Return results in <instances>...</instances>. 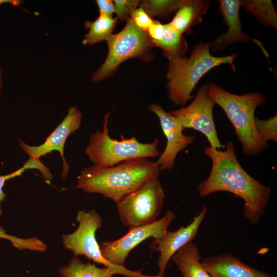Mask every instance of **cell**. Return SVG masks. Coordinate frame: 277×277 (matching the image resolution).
<instances>
[{
    "label": "cell",
    "instance_id": "obj_1",
    "mask_svg": "<svg viewBox=\"0 0 277 277\" xmlns=\"http://www.w3.org/2000/svg\"><path fill=\"white\" fill-rule=\"evenodd\" d=\"M212 165L208 177L197 186L201 196L219 191L232 193L244 202L243 215L250 224L257 225L264 215L271 189L252 177L241 166L235 154V146L228 142L224 149L204 148Z\"/></svg>",
    "mask_w": 277,
    "mask_h": 277
},
{
    "label": "cell",
    "instance_id": "obj_2",
    "mask_svg": "<svg viewBox=\"0 0 277 277\" xmlns=\"http://www.w3.org/2000/svg\"><path fill=\"white\" fill-rule=\"evenodd\" d=\"M161 170L156 161L137 158L108 167L94 166L81 171L74 188L88 193H98L115 204L147 181L159 177Z\"/></svg>",
    "mask_w": 277,
    "mask_h": 277
},
{
    "label": "cell",
    "instance_id": "obj_3",
    "mask_svg": "<svg viewBox=\"0 0 277 277\" xmlns=\"http://www.w3.org/2000/svg\"><path fill=\"white\" fill-rule=\"evenodd\" d=\"M207 93L232 124L244 154L257 155L268 148V143L260 137L254 124L255 110L265 102V96L259 92L234 94L215 84L209 85Z\"/></svg>",
    "mask_w": 277,
    "mask_h": 277
},
{
    "label": "cell",
    "instance_id": "obj_4",
    "mask_svg": "<svg viewBox=\"0 0 277 277\" xmlns=\"http://www.w3.org/2000/svg\"><path fill=\"white\" fill-rule=\"evenodd\" d=\"M210 43L200 42L186 56L169 61L166 77L169 100L177 106H184L193 98L191 93L201 77L211 69L222 64H228L235 71L233 62L237 53L215 56L210 51Z\"/></svg>",
    "mask_w": 277,
    "mask_h": 277
},
{
    "label": "cell",
    "instance_id": "obj_5",
    "mask_svg": "<svg viewBox=\"0 0 277 277\" xmlns=\"http://www.w3.org/2000/svg\"><path fill=\"white\" fill-rule=\"evenodd\" d=\"M111 112L105 114L103 131H96L89 137L85 153L93 166L108 167L121 162L137 158L155 157L160 155L157 149L159 140L149 143L139 142L135 135L121 140L109 135L108 118Z\"/></svg>",
    "mask_w": 277,
    "mask_h": 277
},
{
    "label": "cell",
    "instance_id": "obj_6",
    "mask_svg": "<svg viewBox=\"0 0 277 277\" xmlns=\"http://www.w3.org/2000/svg\"><path fill=\"white\" fill-rule=\"evenodd\" d=\"M108 53L93 73L91 81L97 83L111 76L124 61L137 58L144 62L154 59V47L147 31L138 28L130 17L123 29L106 41Z\"/></svg>",
    "mask_w": 277,
    "mask_h": 277
},
{
    "label": "cell",
    "instance_id": "obj_7",
    "mask_svg": "<svg viewBox=\"0 0 277 277\" xmlns=\"http://www.w3.org/2000/svg\"><path fill=\"white\" fill-rule=\"evenodd\" d=\"M159 177L152 178L116 203L121 222L129 228L154 222L164 205Z\"/></svg>",
    "mask_w": 277,
    "mask_h": 277
},
{
    "label": "cell",
    "instance_id": "obj_8",
    "mask_svg": "<svg viewBox=\"0 0 277 277\" xmlns=\"http://www.w3.org/2000/svg\"><path fill=\"white\" fill-rule=\"evenodd\" d=\"M76 219L79 225L72 233L62 235L63 244L72 251L74 256L84 255L94 263L123 271L126 277H138L137 271L131 270L125 265H117L108 262L103 256L100 245L95 238L96 231L103 226L101 216L95 210H79Z\"/></svg>",
    "mask_w": 277,
    "mask_h": 277
},
{
    "label": "cell",
    "instance_id": "obj_9",
    "mask_svg": "<svg viewBox=\"0 0 277 277\" xmlns=\"http://www.w3.org/2000/svg\"><path fill=\"white\" fill-rule=\"evenodd\" d=\"M175 215L167 210L163 217L153 223L129 228L127 233L113 241H102L100 247L103 256L108 262L117 265H124L130 252L145 240L161 237L168 230Z\"/></svg>",
    "mask_w": 277,
    "mask_h": 277
},
{
    "label": "cell",
    "instance_id": "obj_10",
    "mask_svg": "<svg viewBox=\"0 0 277 277\" xmlns=\"http://www.w3.org/2000/svg\"><path fill=\"white\" fill-rule=\"evenodd\" d=\"M208 86H202L188 106L169 112L179 121L184 130L198 131L206 136L210 147L224 149L225 145L221 143L216 130L213 116L215 103L208 95Z\"/></svg>",
    "mask_w": 277,
    "mask_h": 277
},
{
    "label": "cell",
    "instance_id": "obj_11",
    "mask_svg": "<svg viewBox=\"0 0 277 277\" xmlns=\"http://www.w3.org/2000/svg\"><path fill=\"white\" fill-rule=\"evenodd\" d=\"M83 115L81 110L75 106L70 107L67 115L56 128L46 138L41 145L30 146L23 141H19V145L29 157L39 159L42 156L57 151L61 154L63 161V171L62 179L65 181L68 177L69 172V165L64 156V147L69 136L77 130L82 123Z\"/></svg>",
    "mask_w": 277,
    "mask_h": 277
},
{
    "label": "cell",
    "instance_id": "obj_12",
    "mask_svg": "<svg viewBox=\"0 0 277 277\" xmlns=\"http://www.w3.org/2000/svg\"><path fill=\"white\" fill-rule=\"evenodd\" d=\"M148 108L158 117L162 131L167 140L163 152L156 161L161 171L171 170L174 168L177 154L192 144L194 137L183 133L181 124L169 112L166 111L159 104H151Z\"/></svg>",
    "mask_w": 277,
    "mask_h": 277
},
{
    "label": "cell",
    "instance_id": "obj_13",
    "mask_svg": "<svg viewBox=\"0 0 277 277\" xmlns=\"http://www.w3.org/2000/svg\"><path fill=\"white\" fill-rule=\"evenodd\" d=\"M207 211V206L205 205L187 226H182L174 231L167 230L161 237L154 239V247L159 252L157 260L159 276H164L167 264L173 254L193 240Z\"/></svg>",
    "mask_w": 277,
    "mask_h": 277
},
{
    "label": "cell",
    "instance_id": "obj_14",
    "mask_svg": "<svg viewBox=\"0 0 277 277\" xmlns=\"http://www.w3.org/2000/svg\"><path fill=\"white\" fill-rule=\"evenodd\" d=\"M201 263L210 277H274L227 252L206 258Z\"/></svg>",
    "mask_w": 277,
    "mask_h": 277
},
{
    "label": "cell",
    "instance_id": "obj_15",
    "mask_svg": "<svg viewBox=\"0 0 277 277\" xmlns=\"http://www.w3.org/2000/svg\"><path fill=\"white\" fill-rule=\"evenodd\" d=\"M219 2L220 12L228 28L226 32L209 42L210 49L212 51H219L232 43L248 42L251 40L242 29L240 18L241 1L220 0Z\"/></svg>",
    "mask_w": 277,
    "mask_h": 277
},
{
    "label": "cell",
    "instance_id": "obj_16",
    "mask_svg": "<svg viewBox=\"0 0 277 277\" xmlns=\"http://www.w3.org/2000/svg\"><path fill=\"white\" fill-rule=\"evenodd\" d=\"M210 4L208 0H181L175 15L169 24L182 34L192 33V27L202 21Z\"/></svg>",
    "mask_w": 277,
    "mask_h": 277
},
{
    "label": "cell",
    "instance_id": "obj_17",
    "mask_svg": "<svg viewBox=\"0 0 277 277\" xmlns=\"http://www.w3.org/2000/svg\"><path fill=\"white\" fill-rule=\"evenodd\" d=\"M171 259L183 277H210L202 264L197 246L192 242L179 249Z\"/></svg>",
    "mask_w": 277,
    "mask_h": 277
},
{
    "label": "cell",
    "instance_id": "obj_18",
    "mask_svg": "<svg viewBox=\"0 0 277 277\" xmlns=\"http://www.w3.org/2000/svg\"><path fill=\"white\" fill-rule=\"evenodd\" d=\"M58 272L61 277H113L115 274L126 276L122 271L106 266L97 267L94 263H85L77 256L73 258L67 265L61 266Z\"/></svg>",
    "mask_w": 277,
    "mask_h": 277
},
{
    "label": "cell",
    "instance_id": "obj_19",
    "mask_svg": "<svg viewBox=\"0 0 277 277\" xmlns=\"http://www.w3.org/2000/svg\"><path fill=\"white\" fill-rule=\"evenodd\" d=\"M153 46L161 48L169 61L186 56L187 43L183 34L169 24H164V31L159 40H151Z\"/></svg>",
    "mask_w": 277,
    "mask_h": 277
},
{
    "label": "cell",
    "instance_id": "obj_20",
    "mask_svg": "<svg viewBox=\"0 0 277 277\" xmlns=\"http://www.w3.org/2000/svg\"><path fill=\"white\" fill-rule=\"evenodd\" d=\"M117 17L100 14L94 21L85 22V27L88 32L84 35L82 43L84 45L93 44L107 41L112 34L116 24Z\"/></svg>",
    "mask_w": 277,
    "mask_h": 277
},
{
    "label": "cell",
    "instance_id": "obj_21",
    "mask_svg": "<svg viewBox=\"0 0 277 277\" xmlns=\"http://www.w3.org/2000/svg\"><path fill=\"white\" fill-rule=\"evenodd\" d=\"M241 5L261 23L277 28V13L272 1L243 0Z\"/></svg>",
    "mask_w": 277,
    "mask_h": 277
},
{
    "label": "cell",
    "instance_id": "obj_22",
    "mask_svg": "<svg viewBox=\"0 0 277 277\" xmlns=\"http://www.w3.org/2000/svg\"><path fill=\"white\" fill-rule=\"evenodd\" d=\"M180 2L181 0H143L139 6L152 18L155 16L167 18L176 13Z\"/></svg>",
    "mask_w": 277,
    "mask_h": 277
},
{
    "label": "cell",
    "instance_id": "obj_23",
    "mask_svg": "<svg viewBox=\"0 0 277 277\" xmlns=\"http://www.w3.org/2000/svg\"><path fill=\"white\" fill-rule=\"evenodd\" d=\"M30 169H36L38 170L44 177H47L50 173L49 169L45 166L41 162L40 160L29 157L19 169L10 173L0 175V217L3 214V209L1 204L6 196V194L3 190V188L6 182L10 179L20 176L25 170Z\"/></svg>",
    "mask_w": 277,
    "mask_h": 277
},
{
    "label": "cell",
    "instance_id": "obj_24",
    "mask_svg": "<svg viewBox=\"0 0 277 277\" xmlns=\"http://www.w3.org/2000/svg\"><path fill=\"white\" fill-rule=\"evenodd\" d=\"M0 238L9 240L12 245L19 250L28 249L32 251L44 252L47 245L36 238L22 239L7 234L5 229L0 226Z\"/></svg>",
    "mask_w": 277,
    "mask_h": 277
},
{
    "label": "cell",
    "instance_id": "obj_25",
    "mask_svg": "<svg viewBox=\"0 0 277 277\" xmlns=\"http://www.w3.org/2000/svg\"><path fill=\"white\" fill-rule=\"evenodd\" d=\"M254 124L258 134L263 141L266 143L270 140L277 142L276 114L267 120H262L255 116Z\"/></svg>",
    "mask_w": 277,
    "mask_h": 277
},
{
    "label": "cell",
    "instance_id": "obj_26",
    "mask_svg": "<svg viewBox=\"0 0 277 277\" xmlns=\"http://www.w3.org/2000/svg\"><path fill=\"white\" fill-rule=\"evenodd\" d=\"M141 1L114 0L115 13L117 18L121 21H127L132 13L137 8Z\"/></svg>",
    "mask_w": 277,
    "mask_h": 277
},
{
    "label": "cell",
    "instance_id": "obj_27",
    "mask_svg": "<svg viewBox=\"0 0 277 277\" xmlns=\"http://www.w3.org/2000/svg\"><path fill=\"white\" fill-rule=\"evenodd\" d=\"M130 18L138 28L145 31L154 22V19L140 7L132 13Z\"/></svg>",
    "mask_w": 277,
    "mask_h": 277
},
{
    "label": "cell",
    "instance_id": "obj_28",
    "mask_svg": "<svg viewBox=\"0 0 277 277\" xmlns=\"http://www.w3.org/2000/svg\"><path fill=\"white\" fill-rule=\"evenodd\" d=\"M95 3L98 8L100 14L112 16L115 13V6L112 0H96Z\"/></svg>",
    "mask_w": 277,
    "mask_h": 277
},
{
    "label": "cell",
    "instance_id": "obj_29",
    "mask_svg": "<svg viewBox=\"0 0 277 277\" xmlns=\"http://www.w3.org/2000/svg\"><path fill=\"white\" fill-rule=\"evenodd\" d=\"M164 31V24L157 20H154L153 23L147 30L151 40H159L161 38Z\"/></svg>",
    "mask_w": 277,
    "mask_h": 277
},
{
    "label": "cell",
    "instance_id": "obj_30",
    "mask_svg": "<svg viewBox=\"0 0 277 277\" xmlns=\"http://www.w3.org/2000/svg\"><path fill=\"white\" fill-rule=\"evenodd\" d=\"M24 1L22 0H0V6L5 4H11L14 6H20Z\"/></svg>",
    "mask_w": 277,
    "mask_h": 277
},
{
    "label": "cell",
    "instance_id": "obj_31",
    "mask_svg": "<svg viewBox=\"0 0 277 277\" xmlns=\"http://www.w3.org/2000/svg\"><path fill=\"white\" fill-rule=\"evenodd\" d=\"M3 87V72H2V69L0 68V93L2 92Z\"/></svg>",
    "mask_w": 277,
    "mask_h": 277
}]
</instances>
